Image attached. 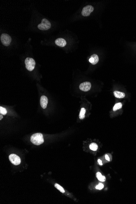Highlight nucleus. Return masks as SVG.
Here are the masks:
<instances>
[{
  "instance_id": "1",
  "label": "nucleus",
  "mask_w": 136,
  "mask_h": 204,
  "mask_svg": "<svg viewBox=\"0 0 136 204\" xmlns=\"http://www.w3.org/2000/svg\"><path fill=\"white\" fill-rule=\"evenodd\" d=\"M30 141L31 143L36 145H40L44 142L43 135L40 133L33 134L31 137Z\"/></svg>"
},
{
  "instance_id": "2",
  "label": "nucleus",
  "mask_w": 136,
  "mask_h": 204,
  "mask_svg": "<svg viewBox=\"0 0 136 204\" xmlns=\"http://www.w3.org/2000/svg\"><path fill=\"white\" fill-rule=\"evenodd\" d=\"M25 64L27 69L30 71L34 70L36 65L35 60L32 58H26L25 60Z\"/></svg>"
},
{
  "instance_id": "3",
  "label": "nucleus",
  "mask_w": 136,
  "mask_h": 204,
  "mask_svg": "<svg viewBox=\"0 0 136 204\" xmlns=\"http://www.w3.org/2000/svg\"><path fill=\"white\" fill-rule=\"evenodd\" d=\"M51 27V24L49 20L43 18L42 20L41 23L39 24L37 27L39 29L41 30H47L50 29Z\"/></svg>"
},
{
  "instance_id": "4",
  "label": "nucleus",
  "mask_w": 136,
  "mask_h": 204,
  "mask_svg": "<svg viewBox=\"0 0 136 204\" xmlns=\"http://www.w3.org/2000/svg\"><path fill=\"white\" fill-rule=\"evenodd\" d=\"M0 40L3 45L5 46H8L11 42V38L8 34H3L0 36Z\"/></svg>"
},
{
  "instance_id": "5",
  "label": "nucleus",
  "mask_w": 136,
  "mask_h": 204,
  "mask_svg": "<svg viewBox=\"0 0 136 204\" xmlns=\"http://www.w3.org/2000/svg\"><path fill=\"white\" fill-rule=\"evenodd\" d=\"M9 159L10 162L14 165H18L21 163L20 158L16 154H10L9 156Z\"/></svg>"
},
{
  "instance_id": "6",
  "label": "nucleus",
  "mask_w": 136,
  "mask_h": 204,
  "mask_svg": "<svg viewBox=\"0 0 136 204\" xmlns=\"http://www.w3.org/2000/svg\"><path fill=\"white\" fill-rule=\"evenodd\" d=\"M94 8L92 5H88L83 8L82 14L84 16H88L93 11Z\"/></svg>"
},
{
  "instance_id": "7",
  "label": "nucleus",
  "mask_w": 136,
  "mask_h": 204,
  "mask_svg": "<svg viewBox=\"0 0 136 204\" xmlns=\"http://www.w3.org/2000/svg\"><path fill=\"white\" fill-rule=\"evenodd\" d=\"M91 87V83L89 81H86L80 84L79 88H80V89L82 91L86 92L90 90Z\"/></svg>"
},
{
  "instance_id": "8",
  "label": "nucleus",
  "mask_w": 136,
  "mask_h": 204,
  "mask_svg": "<svg viewBox=\"0 0 136 204\" xmlns=\"http://www.w3.org/2000/svg\"><path fill=\"white\" fill-rule=\"evenodd\" d=\"M48 102V99L46 96H45V95H43L41 97L40 104L42 108L43 109H45L47 106Z\"/></svg>"
},
{
  "instance_id": "9",
  "label": "nucleus",
  "mask_w": 136,
  "mask_h": 204,
  "mask_svg": "<svg viewBox=\"0 0 136 204\" xmlns=\"http://www.w3.org/2000/svg\"><path fill=\"white\" fill-rule=\"evenodd\" d=\"M55 44L60 47H64L66 44V41L62 38H59L55 40Z\"/></svg>"
},
{
  "instance_id": "10",
  "label": "nucleus",
  "mask_w": 136,
  "mask_h": 204,
  "mask_svg": "<svg viewBox=\"0 0 136 204\" xmlns=\"http://www.w3.org/2000/svg\"><path fill=\"white\" fill-rule=\"evenodd\" d=\"M90 62L93 65L96 64L99 61V57L97 54H94L91 55V57L89 60Z\"/></svg>"
},
{
  "instance_id": "11",
  "label": "nucleus",
  "mask_w": 136,
  "mask_h": 204,
  "mask_svg": "<svg viewBox=\"0 0 136 204\" xmlns=\"http://www.w3.org/2000/svg\"><path fill=\"white\" fill-rule=\"evenodd\" d=\"M114 95L116 98H123L125 96V94L123 92L118 91H115L114 92Z\"/></svg>"
},
{
  "instance_id": "12",
  "label": "nucleus",
  "mask_w": 136,
  "mask_h": 204,
  "mask_svg": "<svg viewBox=\"0 0 136 204\" xmlns=\"http://www.w3.org/2000/svg\"><path fill=\"white\" fill-rule=\"evenodd\" d=\"M96 177L100 181L104 182L106 180V177L103 176L100 172H98L96 174Z\"/></svg>"
},
{
  "instance_id": "13",
  "label": "nucleus",
  "mask_w": 136,
  "mask_h": 204,
  "mask_svg": "<svg viewBox=\"0 0 136 204\" xmlns=\"http://www.w3.org/2000/svg\"><path fill=\"white\" fill-rule=\"evenodd\" d=\"M86 113V109L84 108H82L80 110V115H79V118L81 119H82L85 117V114Z\"/></svg>"
},
{
  "instance_id": "14",
  "label": "nucleus",
  "mask_w": 136,
  "mask_h": 204,
  "mask_svg": "<svg viewBox=\"0 0 136 204\" xmlns=\"http://www.w3.org/2000/svg\"><path fill=\"white\" fill-rule=\"evenodd\" d=\"M122 107V104L121 103H117L115 104L113 108L114 111H116L119 109H121Z\"/></svg>"
},
{
  "instance_id": "15",
  "label": "nucleus",
  "mask_w": 136,
  "mask_h": 204,
  "mask_svg": "<svg viewBox=\"0 0 136 204\" xmlns=\"http://www.w3.org/2000/svg\"><path fill=\"white\" fill-rule=\"evenodd\" d=\"M89 148L92 151H95L97 150L98 149V145L97 144L95 143H92L91 144H90V146H89Z\"/></svg>"
},
{
  "instance_id": "16",
  "label": "nucleus",
  "mask_w": 136,
  "mask_h": 204,
  "mask_svg": "<svg viewBox=\"0 0 136 204\" xmlns=\"http://www.w3.org/2000/svg\"><path fill=\"white\" fill-rule=\"evenodd\" d=\"M55 188H57V189H58L62 193H64L65 192V191L64 190V189L63 188V187H62L61 186H60L57 183L55 184Z\"/></svg>"
},
{
  "instance_id": "17",
  "label": "nucleus",
  "mask_w": 136,
  "mask_h": 204,
  "mask_svg": "<svg viewBox=\"0 0 136 204\" xmlns=\"http://www.w3.org/2000/svg\"><path fill=\"white\" fill-rule=\"evenodd\" d=\"M7 113V111L5 108H3L2 107H0V113L3 115H5Z\"/></svg>"
},
{
  "instance_id": "18",
  "label": "nucleus",
  "mask_w": 136,
  "mask_h": 204,
  "mask_svg": "<svg viewBox=\"0 0 136 204\" xmlns=\"http://www.w3.org/2000/svg\"><path fill=\"white\" fill-rule=\"evenodd\" d=\"M104 187V185L102 183H99L98 185L96 186V189H98V190H101L103 189Z\"/></svg>"
},
{
  "instance_id": "19",
  "label": "nucleus",
  "mask_w": 136,
  "mask_h": 204,
  "mask_svg": "<svg viewBox=\"0 0 136 204\" xmlns=\"http://www.w3.org/2000/svg\"><path fill=\"white\" fill-rule=\"evenodd\" d=\"M105 159H106V160H108V161H109L110 160V158L109 157V156H108V155H107V154H106V155H105Z\"/></svg>"
},
{
  "instance_id": "20",
  "label": "nucleus",
  "mask_w": 136,
  "mask_h": 204,
  "mask_svg": "<svg viewBox=\"0 0 136 204\" xmlns=\"http://www.w3.org/2000/svg\"><path fill=\"white\" fill-rule=\"evenodd\" d=\"M98 162L99 163V164L100 165H102V161H101L100 159H98Z\"/></svg>"
},
{
  "instance_id": "21",
  "label": "nucleus",
  "mask_w": 136,
  "mask_h": 204,
  "mask_svg": "<svg viewBox=\"0 0 136 204\" xmlns=\"http://www.w3.org/2000/svg\"><path fill=\"white\" fill-rule=\"evenodd\" d=\"M0 120H1L2 119V118H3V116H2V115H0Z\"/></svg>"
}]
</instances>
